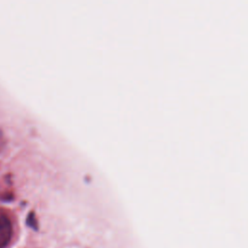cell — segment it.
<instances>
[{"mask_svg":"<svg viewBox=\"0 0 248 248\" xmlns=\"http://www.w3.org/2000/svg\"><path fill=\"white\" fill-rule=\"evenodd\" d=\"M12 234V223L7 214L0 210V248H6L9 245Z\"/></svg>","mask_w":248,"mask_h":248,"instance_id":"obj_1","label":"cell"}]
</instances>
